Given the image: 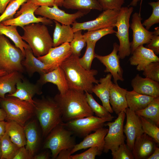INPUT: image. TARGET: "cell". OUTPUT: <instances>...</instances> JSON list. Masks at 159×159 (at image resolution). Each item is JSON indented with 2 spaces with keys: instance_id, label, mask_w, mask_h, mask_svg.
<instances>
[{
  "instance_id": "cell-1",
  "label": "cell",
  "mask_w": 159,
  "mask_h": 159,
  "mask_svg": "<svg viewBox=\"0 0 159 159\" xmlns=\"http://www.w3.org/2000/svg\"><path fill=\"white\" fill-rule=\"evenodd\" d=\"M79 57L72 54L60 66L64 73L69 89L91 94L93 84L99 82L95 77L98 71L85 69L80 64Z\"/></svg>"
},
{
  "instance_id": "cell-2",
  "label": "cell",
  "mask_w": 159,
  "mask_h": 159,
  "mask_svg": "<svg viewBox=\"0 0 159 159\" xmlns=\"http://www.w3.org/2000/svg\"><path fill=\"white\" fill-rule=\"evenodd\" d=\"M61 111L63 122L93 115L84 92L69 89L63 94L54 98Z\"/></svg>"
},
{
  "instance_id": "cell-3",
  "label": "cell",
  "mask_w": 159,
  "mask_h": 159,
  "mask_svg": "<svg viewBox=\"0 0 159 159\" xmlns=\"http://www.w3.org/2000/svg\"><path fill=\"white\" fill-rule=\"evenodd\" d=\"M34 100L35 115L39 122L42 136L46 138L54 128L63 122L61 111L54 98Z\"/></svg>"
},
{
  "instance_id": "cell-4",
  "label": "cell",
  "mask_w": 159,
  "mask_h": 159,
  "mask_svg": "<svg viewBox=\"0 0 159 159\" xmlns=\"http://www.w3.org/2000/svg\"><path fill=\"white\" fill-rule=\"evenodd\" d=\"M22 28V39L27 43L36 57L45 55L53 47V39L46 25L33 23Z\"/></svg>"
},
{
  "instance_id": "cell-5",
  "label": "cell",
  "mask_w": 159,
  "mask_h": 159,
  "mask_svg": "<svg viewBox=\"0 0 159 159\" xmlns=\"http://www.w3.org/2000/svg\"><path fill=\"white\" fill-rule=\"evenodd\" d=\"M0 104L6 113V121H14L23 127L35 115L33 105L15 97L6 95L0 98Z\"/></svg>"
},
{
  "instance_id": "cell-6",
  "label": "cell",
  "mask_w": 159,
  "mask_h": 159,
  "mask_svg": "<svg viewBox=\"0 0 159 159\" xmlns=\"http://www.w3.org/2000/svg\"><path fill=\"white\" fill-rule=\"evenodd\" d=\"M24 57L19 48L12 45L5 36L0 34V70L7 73H22L24 68L21 62Z\"/></svg>"
},
{
  "instance_id": "cell-7",
  "label": "cell",
  "mask_w": 159,
  "mask_h": 159,
  "mask_svg": "<svg viewBox=\"0 0 159 159\" xmlns=\"http://www.w3.org/2000/svg\"><path fill=\"white\" fill-rule=\"evenodd\" d=\"M73 133L64 127L61 123L54 128L46 137L44 149H50L53 159H56L62 150H72L76 144Z\"/></svg>"
},
{
  "instance_id": "cell-8",
  "label": "cell",
  "mask_w": 159,
  "mask_h": 159,
  "mask_svg": "<svg viewBox=\"0 0 159 159\" xmlns=\"http://www.w3.org/2000/svg\"><path fill=\"white\" fill-rule=\"evenodd\" d=\"M133 11L132 6L122 7L115 25L117 28L115 35L119 42L118 55L120 59H123L131 54L129 29L130 19Z\"/></svg>"
},
{
  "instance_id": "cell-9",
  "label": "cell",
  "mask_w": 159,
  "mask_h": 159,
  "mask_svg": "<svg viewBox=\"0 0 159 159\" xmlns=\"http://www.w3.org/2000/svg\"><path fill=\"white\" fill-rule=\"evenodd\" d=\"M114 117L101 118L93 115L72 120L61 124L65 128L80 137L84 138L92 131L103 127L107 122Z\"/></svg>"
},
{
  "instance_id": "cell-10",
  "label": "cell",
  "mask_w": 159,
  "mask_h": 159,
  "mask_svg": "<svg viewBox=\"0 0 159 159\" xmlns=\"http://www.w3.org/2000/svg\"><path fill=\"white\" fill-rule=\"evenodd\" d=\"M39 6L34 5L30 0H26L21 6L20 10L14 15V17L1 23L5 25H13L22 28L26 25L41 22L45 25H51L52 20L44 17H36V10Z\"/></svg>"
},
{
  "instance_id": "cell-11",
  "label": "cell",
  "mask_w": 159,
  "mask_h": 159,
  "mask_svg": "<svg viewBox=\"0 0 159 159\" xmlns=\"http://www.w3.org/2000/svg\"><path fill=\"white\" fill-rule=\"evenodd\" d=\"M117 115V117L114 122H108L104 125L109 127L107 133L104 138L103 151L105 153L110 150L111 152L115 151L120 145L125 143L123 128L125 114L123 111Z\"/></svg>"
},
{
  "instance_id": "cell-12",
  "label": "cell",
  "mask_w": 159,
  "mask_h": 159,
  "mask_svg": "<svg viewBox=\"0 0 159 159\" xmlns=\"http://www.w3.org/2000/svg\"><path fill=\"white\" fill-rule=\"evenodd\" d=\"M119 11L111 9L103 10L95 19L82 22L76 21L72 24L74 32L79 30H95L110 27H115Z\"/></svg>"
},
{
  "instance_id": "cell-13",
  "label": "cell",
  "mask_w": 159,
  "mask_h": 159,
  "mask_svg": "<svg viewBox=\"0 0 159 159\" xmlns=\"http://www.w3.org/2000/svg\"><path fill=\"white\" fill-rule=\"evenodd\" d=\"M34 14L56 21L62 24L67 25H72L77 19L85 15L83 13L79 11L73 14L66 13L59 9L56 4L52 7L39 6L35 11Z\"/></svg>"
},
{
  "instance_id": "cell-14",
  "label": "cell",
  "mask_w": 159,
  "mask_h": 159,
  "mask_svg": "<svg viewBox=\"0 0 159 159\" xmlns=\"http://www.w3.org/2000/svg\"><path fill=\"white\" fill-rule=\"evenodd\" d=\"M119 45L115 42L113 44L112 51L109 54L102 56L96 54L95 58H96L105 67L104 72L110 73L113 77V83L117 84L118 81H123V70L120 63V58L117 54L118 52Z\"/></svg>"
},
{
  "instance_id": "cell-15",
  "label": "cell",
  "mask_w": 159,
  "mask_h": 159,
  "mask_svg": "<svg viewBox=\"0 0 159 159\" xmlns=\"http://www.w3.org/2000/svg\"><path fill=\"white\" fill-rule=\"evenodd\" d=\"M140 12H135L132 15L130 27L132 31V40L130 42L131 54L138 46L148 44L153 35V32L147 30L143 25Z\"/></svg>"
},
{
  "instance_id": "cell-16",
  "label": "cell",
  "mask_w": 159,
  "mask_h": 159,
  "mask_svg": "<svg viewBox=\"0 0 159 159\" xmlns=\"http://www.w3.org/2000/svg\"><path fill=\"white\" fill-rule=\"evenodd\" d=\"M126 116V122L123 131L126 137V145L132 151L136 138L143 134L141 122L139 116L135 112L127 107L124 111Z\"/></svg>"
},
{
  "instance_id": "cell-17",
  "label": "cell",
  "mask_w": 159,
  "mask_h": 159,
  "mask_svg": "<svg viewBox=\"0 0 159 159\" xmlns=\"http://www.w3.org/2000/svg\"><path fill=\"white\" fill-rule=\"evenodd\" d=\"M72 54L69 43H65L52 47L44 55L37 57L50 67L51 71L60 66L62 63Z\"/></svg>"
},
{
  "instance_id": "cell-18",
  "label": "cell",
  "mask_w": 159,
  "mask_h": 159,
  "mask_svg": "<svg viewBox=\"0 0 159 159\" xmlns=\"http://www.w3.org/2000/svg\"><path fill=\"white\" fill-rule=\"evenodd\" d=\"M129 59L130 64L136 66L137 70L143 71L149 64L153 62H159V58L151 50L140 45L137 47L131 54Z\"/></svg>"
},
{
  "instance_id": "cell-19",
  "label": "cell",
  "mask_w": 159,
  "mask_h": 159,
  "mask_svg": "<svg viewBox=\"0 0 159 159\" xmlns=\"http://www.w3.org/2000/svg\"><path fill=\"white\" fill-rule=\"evenodd\" d=\"M108 129L101 127L92 133L84 137L80 143L76 144L71 151L72 154L80 150L92 147H97L101 151H103L104 138Z\"/></svg>"
},
{
  "instance_id": "cell-20",
  "label": "cell",
  "mask_w": 159,
  "mask_h": 159,
  "mask_svg": "<svg viewBox=\"0 0 159 159\" xmlns=\"http://www.w3.org/2000/svg\"><path fill=\"white\" fill-rule=\"evenodd\" d=\"M47 82L56 85L60 94H64L69 89L64 73L60 66L40 74L37 83L41 86Z\"/></svg>"
},
{
  "instance_id": "cell-21",
  "label": "cell",
  "mask_w": 159,
  "mask_h": 159,
  "mask_svg": "<svg viewBox=\"0 0 159 159\" xmlns=\"http://www.w3.org/2000/svg\"><path fill=\"white\" fill-rule=\"evenodd\" d=\"M153 139L144 133L135 140L132 153L134 159H146L153 153L156 146Z\"/></svg>"
},
{
  "instance_id": "cell-22",
  "label": "cell",
  "mask_w": 159,
  "mask_h": 159,
  "mask_svg": "<svg viewBox=\"0 0 159 159\" xmlns=\"http://www.w3.org/2000/svg\"><path fill=\"white\" fill-rule=\"evenodd\" d=\"M131 85L133 90L137 92L154 97H159V82L149 78L137 74L132 80Z\"/></svg>"
},
{
  "instance_id": "cell-23",
  "label": "cell",
  "mask_w": 159,
  "mask_h": 159,
  "mask_svg": "<svg viewBox=\"0 0 159 159\" xmlns=\"http://www.w3.org/2000/svg\"><path fill=\"white\" fill-rule=\"evenodd\" d=\"M22 80L23 82L21 80L17 83L16 92L12 94L6 95L17 97L28 102L34 105L33 97L36 94L41 95L42 93L40 86L37 83H32L23 78Z\"/></svg>"
},
{
  "instance_id": "cell-24",
  "label": "cell",
  "mask_w": 159,
  "mask_h": 159,
  "mask_svg": "<svg viewBox=\"0 0 159 159\" xmlns=\"http://www.w3.org/2000/svg\"><path fill=\"white\" fill-rule=\"evenodd\" d=\"M25 50V58L22 61L21 64L25 68L29 76H32L35 72H37L40 75L51 71L49 65L35 56L31 49Z\"/></svg>"
},
{
  "instance_id": "cell-25",
  "label": "cell",
  "mask_w": 159,
  "mask_h": 159,
  "mask_svg": "<svg viewBox=\"0 0 159 159\" xmlns=\"http://www.w3.org/2000/svg\"><path fill=\"white\" fill-rule=\"evenodd\" d=\"M112 78L111 74L108 73L105 77L100 78L99 83L94 85L92 89V93L100 98L102 106L110 113L114 112L109 101L110 88L112 83Z\"/></svg>"
},
{
  "instance_id": "cell-26",
  "label": "cell",
  "mask_w": 159,
  "mask_h": 159,
  "mask_svg": "<svg viewBox=\"0 0 159 159\" xmlns=\"http://www.w3.org/2000/svg\"><path fill=\"white\" fill-rule=\"evenodd\" d=\"M127 90L117 84L112 83L110 90L109 101L112 109L118 114L127 107L126 94Z\"/></svg>"
},
{
  "instance_id": "cell-27",
  "label": "cell",
  "mask_w": 159,
  "mask_h": 159,
  "mask_svg": "<svg viewBox=\"0 0 159 159\" xmlns=\"http://www.w3.org/2000/svg\"><path fill=\"white\" fill-rule=\"evenodd\" d=\"M26 139L25 148L31 159L34 155L39 147L40 138L35 120L29 122L24 126Z\"/></svg>"
},
{
  "instance_id": "cell-28",
  "label": "cell",
  "mask_w": 159,
  "mask_h": 159,
  "mask_svg": "<svg viewBox=\"0 0 159 159\" xmlns=\"http://www.w3.org/2000/svg\"><path fill=\"white\" fill-rule=\"evenodd\" d=\"M23 78L21 73L14 71L0 77V98H4L5 94H11L16 90L17 83Z\"/></svg>"
},
{
  "instance_id": "cell-29",
  "label": "cell",
  "mask_w": 159,
  "mask_h": 159,
  "mask_svg": "<svg viewBox=\"0 0 159 159\" xmlns=\"http://www.w3.org/2000/svg\"><path fill=\"white\" fill-rule=\"evenodd\" d=\"M55 27L53 34V47L65 43L70 42L74 36V32L70 25L60 24L53 20Z\"/></svg>"
},
{
  "instance_id": "cell-30",
  "label": "cell",
  "mask_w": 159,
  "mask_h": 159,
  "mask_svg": "<svg viewBox=\"0 0 159 159\" xmlns=\"http://www.w3.org/2000/svg\"><path fill=\"white\" fill-rule=\"evenodd\" d=\"M62 6L68 9L77 10L85 15L91 10H103L97 0H64Z\"/></svg>"
},
{
  "instance_id": "cell-31",
  "label": "cell",
  "mask_w": 159,
  "mask_h": 159,
  "mask_svg": "<svg viewBox=\"0 0 159 159\" xmlns=\"http://www.w3.org/2000/svg\"><path fill=\"white\" fill-rule=\"evenodd\" d=\"M154 98L133 90L127 91L126 94L127 107L135 112L145 108Z\"/></svg>"
},
{
  "instance_id": "cell-32",
  "label": "cell",
  "mask_w": 159,
  "mask_h": 159,
  "mask_svg": "<svg viewBox=\"0 0 159 159\" xmlns=\"http://www.w3.org/2000/svg\"><path fill=\"white\" fill-rule=\"evenodd\" d=\"M6 132L11 140L19 147L26 144L24 127L12 121H6Z\"/></svg>"
},
{
  "instance_id": "cell-33",
  "label": "cell",
  "mask_w": 159,
  "mask_h": 159,
  "mask_svg": "<svg viewBox=\"0 0 159 159\" xmlns=\"http://www.w3.org/2000/svg\"><path fill=\"white\" fill-rule=\"evenodd\" d=\"M17 26L5 25L0 23V34L9 38L14 43L15 46L19 48L25 56V49H31L29 45L22 39L19 33Z\"/></svg>"
},
{
  "instance_id": "cell-34",
  "label": "cell",
  "mask_w": 159,
  "mask_h": 159,
  "mask_svg": "<svg viewBox=\"0 0 159 159\" xmlns=\"http://www.w3.org/2000/svg\"><path fill=\"white\" fill-rule=\"evenodd\" d=\"M135 112L138 116L149 120L159 127V97H154L145 108Z\"/></svg>"
},
{
  "instance_id": "cell-35",
  "label": "cell",
  "mask_w": 159,
  "mask_h": 159,
  "mask_svg": "<svg viewBox=\"0 0 159 159\" xmlns=\"http://www.w3.org/2000/svg\"><path fill=\"white\" fill-rule=\"evenodd\" d=\"M1 140V159H13L20 147L12 142L6 132Z\"/></svg>"
},
{
  "instance_id": "cell-36",
  "label": "cell",
  "mask_w": 159,
  "mask_h": 159,
  "mask_svg": "<svg viewBox=\"0 0 159 159\" xmlns=\"http://www.w3.org/2000/svg\"><path fill=\"white\" fill-rule=\"evenodd\" d=\"M87 102L93 112L97 117L105 118L112 116L108 110L103 106L98 103L91 93L85 92Z\"/></svg>"
},
{
  "instance_id": "cell-37",
  "label": "cell",
  "mask_w": 159,
  "mask_h": 159,
  "mask_svg": "<svg viewBox=\"0 0 159 159\" xmlns=\"http://www.w3.org/2000/svg\"><path fill=\"white\" fill-rule=\"evenodd\" d=\"M96 43L87 42L85 52L81 58H78L80 64L87 70L91 69L92 62L95 58V48Z\"/></svg>"
},
{
  "instance_id": "cell-38",
  "label": "cell",
  "mask_w": 159,
  "mask_h": 159,
  "mask_svg": "<svg viewBox=\"0 0 159 159\" xmlns=\"http://www.w3.org/2000/svg\"><path fill=\"white\" fill-rule=\"evenodd\" d=\"M139 116L144 133L152 138L155 143L159 145V127L146 118L142 116Z\"/></svg>"
},
{
  "instance_id": "cell-39",
  "label": "cell",
  "mask_w": 159,
  "mask_h": 159,
  "mask_svg": "<svg viewBox=\"0 0 159 159\" xmlns=\"http://www.w3.org/2000/svg\"><path fill=\"white\" fill-rule=\"evenodd\" d=\"M86 44V41L82 34V30L74 32L73 39L69 43L72 54L79 57L82 50Z\"/></svg>"
},
{
  "instance_id": "cell-40",
  "label": "cell",
  "mask_w": 159,
  "mask_h": 159,
  "mask_svg": "<svg viewBox=\"0 0 159 159\" xmlns=\"http://www.w3.org/2000/svg\"><path fill=\"white\" fill-rule=\"evenodd\" d=\"M114 27H110L93 31H87L83 34L87 42L96 43L103 37L110 34L115 33Z\"/></svg>"
},
{
  "instance_id": "cell-41",
  "label": "cell",
  "mask_w": 159,
  "mask_h": 159,
  "mask_svg": "<svg viewBox=\"0 0 159 159\" xmlns=\"http://www.w3.org/2000/svg\"><path fill=\"white\" fill-rule=\"evenodd\" d=\"M26 0H12L8 4L4 12L0 15V23L14 18L20 6Z\"/></svg>"
},
{
  "instance_id": "cell-42",
  "label": "cell",
  "mask_w": 159,
  "mask_h": 159,
  "mask_svg": "<svg viewBox=\"0 0 159 159\" xmlns=\"http://www.w3.org/2000/svg\"><path fill=\"white\" fill-rule=\"evenodd\" d=\"M148 4L153 8L152 13L150 17L142 23L143 25L148 30L154 24L159 23V0L149 2Z\"/></svg>"
},
{
  "instance_id": "cell-43",
  "label": "cell",
  "mask_w": 159,
  "mask_h": 159,
  "mask_svg": "<svg viewBox=\"0 0 159 159\" xmlns=\"http://www.w3.org/2000/svg\"><path fill=\"white\" fill-rule=\"evenodd\" d=\"M143 75L157 82H159V62H152L143 71Z\"/></svg>"
},
{
  "instance_id": "cell-44",
  "label": "cell",
  "mask_w": 159,
  "mask_h": 159,
  "mask_svg": "<svg viewBox=\"0 0 159 159\" xmlns=\"http://www.w3.org/2000/svg\"><path fill=\"white\" fill-rule=\"evenodd\" d=\"M111 154L113 159H134L132 151L125 143L120 145L118 149Z\"/></svg>"
},
{
  "instance_id": "cell-45",
  "label": "cell",
  "mask_w": 159,
  "mask_h": 159,
  "mask_svg": "<svg viewBox=\"0 0 159 159\" xmlns=\"http://www.w3.org/2000/svg\"><path fill=\"white\" fill-rule=\"evenodd\" d=\"M102 153L97 147H91L81 153L71 155V159H95L96 156L100 155Z\"/></svg>"
},
{
  "instance_id": "cell-46",
  "label": "cell",
  "mask_w": 159,
  "mask_h": 159,
  "mask_svg": "<svg viewBox=\"0 0 159 159\" xmlns=\"http://www.w3.org/2000/svg\"><path fill=\"white\" fill-rule=\"evenodd\" d=\"M103 10L111 9L119 11L124 0H97Z\"/></svg>"
},
{
  "instance_id": "cell-47",
  "label": "cell",
  "mask_w": 159,
  "mask_h": 159,
  "mask_svg": "<svg viewBox=\"0 0 159 159\" xmlns=\"http://www.w3.org/2000/svg\"><path fill=\"white\" fill-rule=\"evenodd\" d=\"M159 34L153 35L150 42L147 44V48L152 50L156 55L159 54Z\"/></svg>"
},
{
  "instance_id": "cell-48",
  "label": "cell",
  "mask_w": 159,
  "mask_h": 159,
  "mask_svg": "<svg viewBox=\"0 0 159 159\" xmlns=\"http://www.w3.org/2000/svg\"><path fill=\"white\" fill-rule=\"evenodd\" d=\"M13 159H31L25 146L19 148Z\"/></svg>"
},
{
  "instance_id": "cell-49",
  "label": "cell",
  "mask_w": 159,
  "mask_h": 159,
  "mask_svg": "<svg viewBox=\"0 0 159 159\" xmlns=\"http://www.w3.org/2000/svg\"><path fill=\"white\" fill-rule=\"evenodd\" d=\"M30 0L34 5L39 7L42 6L52 7L54 5L56 4L54 0Z\"/></svg>"
},
{
  "instance_id": "cell-50",
  "label": "cell",
  "mask_w": 159,
  "mask_h": 159,
  "mask_svg": "<svg viewBox=\"0 0 159 159\" xmlns=\"http://www.w3.org/2000/svg\"><path fill=\"white\" fill-rule=\"evenodd\" d=\"M71 150L65 149L61 151L57 155V159H71Z\"/></svg>"
},
{
  "instance_id": "cell-51",
  "label": "cell",
  "mask_w": 159,
  "mask_h": 159,
  "mask_svg": "<svg viewBox=\"0 0 159 159\" xmlns=\"http://www.w3.org/2000/svg\"><path fill=\"white\" fill-rule=\"evenodd\" d=\"M49 158V153L47 152H44L39 154L34 155L32 158L34 159H48Z\"/></svg>"
},
{
  "instance_id": "cell-52",
  "label": "cell",
  "mask_w": 159,
  "mask_h": 159,
  "mask_svg": "<svg viewBox=\"0 0 159 159\" xmlns=\"http://www.w3.org/2000/svg\"><path fill=\"white\" fill-rule=\"evenodd\" d=\"M12 0H0V14L4 11L9 4Z\"/></svg>"
},
{
  "instance_id": "cell-53",
  "label": "cell",
  "mask_w": 159,
  "mask_h": 159,
  "mask_svg": "<svg viewBox=\"0 0 159 159\" xmlns=\"http://www.w3.org/2000/svg\"><path fill=\"white\" fill-rule=\"evenodd\" d=\"M6 121L5 120L0 121V139L6 133Z\"/></svg>"
},
{
  "instance_id": "cell-54",
  "label": "cell",
  "mask_w": 159,
  "mask_h": 159,
  "mask_svg": "<svg viewBox=\"0 0 159 159\" xmlns=\"http://www.w3.org/2000/svg\"><path fill=\"white\" fill-rule=\"evenodd\" d=\"M159 148L155 146L153 153L147 158V159H159Z\"/></svg>"
},
{
  "instance_id": "cell-55",
  "label": "cell",
  "mask_w": 159,
  "mask_h": 159,
  "mask_svg": "<svg viewBox=\"0 0 159 159\" xmlns=\"http://www.w3.org/2000/svg\"><path fill=\"white\" fill-rule=\"evenodd\" d=\"M6 118L5 112L3 109L0 108V121L6 120Z\"/></svg>"
},
{
  "instance_id": "cell-56",
  "label": "cell",
  "mask_w": 159,
  "mask_h": 159,
  "mask_svg": "<svg viewBox=\"0 0 159 159\" xmlns=\"http://www.w3.org/2000/svg\"><path fill=\"white\" fill-rule=\"evenodd\" d=\"M140 0H132L130 2V4L128 6H136L137 5L138 2ZM143 0H141L140 2V10L141 5Z\"/></svg>"
},
{
  "instance_id": "cell-57",
  "label": "cell",
  "mask_w": 159,
  "mask_h": 159,
  "mask_svg": "<svg viewBox=\"0 0 159 159\" xmlns=\"http://www.w3.org/2000/svg\"><path fill=\"white\" fill-rule=\"evenodd\" d=\"M55 4L58 6H62L64 0H54Z\"/></svg>"
},
{
  "instance_id": "cell-58",
  "label": "cell",
  "mask_w": 159,
  "mask_h": 159,
  "mask_svg": "<svg viewBox=\"0 0 159 159\" xmlns=\"http://www.w3.org/2000/svg\"><path fill=\"white\" fill-rule=\"evenodd\" d=\"M6 72L2 70H0V77L7 74Z\"/></svg>"
},
{
  "instance_id": "cell-59",
  "label": "cell",
  "mask_w": 159,
  "mask_h": 159,
  "mask_svg": "<svg viewBox=\"0 0 159 159\" xmlns=\"http://www.w3.org/2000/svg\"><path fill=\"white\" fill-rule=\"evenodd\" d=\"M1 140L0 139V159H1Z\"/></svg>"
}]
</instances>
